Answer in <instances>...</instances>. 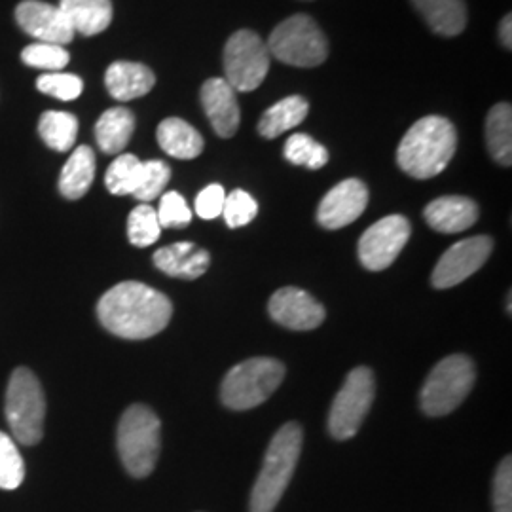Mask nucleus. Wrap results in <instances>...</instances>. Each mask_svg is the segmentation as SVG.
I'll use <instances>...</instances> for the list:
<instances>
[{
    "mask_svg": "<svg viewBox=\"0 0 512 512\" xmlns=\"http://www.w3.org/2000/svg\"><path fill=\"white\" fill-rule=\"evenodd\" d=\"M171 315V300L139 281H124L112 287L97 304L101 325L126 340L156 336L169 325Z\"/></svg>",
    "mask_w": 512,
    "mask_h": 512,
    "instance_id": "obj_1",
    "label": "nucleus"
},
{
    "mask_svg": "<svg viewBox=\"0 0 512 512\" xmlns=\"http://www.w3.org/2000/svg\"><path fill=\"white\" fill-rule=\"evenodd\" d=\"M458 148V131L442 116L418 120L397 150V162L414 179H433L442 173Z\"/></svg>",
    "mask_w": 512,
    "mask_h": 512,
    "instance_id": "obj_2",
    "label": "nucleus"
},
{
    "mask_svg": "<svg viewBox=\"0 0 512 512\" xmlns=\"http://www.w3.org/2000/svg\"><path fill=\"white\" fill-rule=\"evenodd\" d=\"M302 440L304 435L298 423H287L275 433L251 494V512H274L293 478Z\"/></svg>",
    "mask_w": 512,
    "mask_h": 512,
    "instance_id": "obj_3",
    "label": "nucleus"
},
{
    "mask_svg": "<svg viewBox=\"0 0 512 512\" xmlns=\"http://www.w3.org/2000/svg\"><path fill=\"white\" fill-rule=\"evenodd\" d=\"M162 423L145 404H133L118 425V452L124 467L135 478L150 475L160 456Z\"/></svg>",
    "mask_w": 512,
    "mask_h": 512,
    "instance_id": "obj_4",
    "label": "nucleus"
},
{
    "mask_svg": "<svg viewBox=\"0 0 512 512\" xmlns=\"http://www.w3.org/2000/svg\"><path fill=\"white\" fill-rule=\"evenodd\" d=\"M6 421L12 435L25 446H35L44 435L46 418V397L37 376L19 366L8 382L6 403H4Z\"/></svg>",
    "mask_w": 512,
    "mask_h": 512,
    "instance_id": "obj_5",
    "label": "nucleus"
},
{
    "mask_svg": "<svg viewBox=\"0 0 512 512\" xmlns=\"http://www.w3.org/2000/svg\"><path fill=\"white\" fill-rule=\"evenodd\" d=\"M285 378V366L272 357H255L234 366L220 387V399L232 410L266 403Z\"/></svg>",
    "mask_w": 512,
    "mask_h": 512,
    "instance_id": "obj_6",
    "label": "nucleus"
},
{
    "mask_svg": "<svg viewBox=\"0 0 512 512\" xmlns=\"http://www.w3.org/2000/svg\"><path fill=\"white\" fill-rule=\"evenodd\" d=\"M475 365L465 355H450L431 370L421 387L420 403L427 416L440 418L454 412L475 385Z\"/></svg>",
    "mask_w": 512,
    "mask_h": 512,
    "instance_id": "obj_7",
    "label": "nucleus"
},
{
    "mask_svg": "<svg viewBox=\"0 0 512 512\" xmlns=\"http://www.w3.org/2000/svg\"><path fill=\"white\" fill-rule=\"evenodd\" d=\"M268 50L281 63L306 69L325 63L329 44L319 25L310 16L298 14L275 27L268 40Z\"/></svg>",
    "mask_w": 512,
    "mask_h": 512,
    "instance_id": "obj_8",
    "label": "nucleus"
},
{
    "mask_svg": "<svg viewBox=\"0 0 512 512\" xmlns=\"http://www.w3.org/2000/svg\"><path fill=\"white\" fill-rule=\"evenodd\" d=\"M272 55L268 44L249 29H241L224 46V80L234 92H255L266 80Z\"/></svg>",
    "mask_w": 512,
    "mask_h": 512,
    "instance_id": "obj_9",
    "label": "nucleus"
},
{
    "mask_svg": "<svg viewBox=\"0 0 512 512\" xmlns=\"http://www.w3.org/2000/svg\"><path fill=\"white\" fill-rule=\"evenodd\" d=\"M374 393L376 384L370 368L359 366L349 372L330 408L329 431L334 439L348 440L357 435L372 406Z\"/></svg>",
    "mask_w": 512,
    "mask_h": 512,
    "instance_id": "obj_10",
    "label": "nucleus"
},
{
    "mask_svg": "<svg viewBox=\"0 0 512 512\" xmlns=\"http://www.w3.org/2000/svg\"><path fill=\"white\" fill-rule=\"evenodd\" d=\"M410 222L403 215H389L372 224L359 239L361 264L370 272L389 268L410 239Z\"/></svg>",
    "mask_w": 512,
    "mask_h": 512,
    "instance_id": "obj_11",
    "label": "nucleus"
},
{
    "mask_svg": "<svg viewBox=\"0 0 512 512\" xmlns=\"http://www.w3.org/2000/svg\"><path fill=\"white\" fill-rule=\"evenodd\" d=\"M494 243L488 236L463 239L440 256L431 283L435 289H450L478 272L492 255Z\"/></svg>",
    "mask_w": 512,
    "mask_h": 512,
    "instance_id": "obj_12",
    "label": "nucleus"
},
{
    "mask_svg": "<svg viewBox=\"0 0 512 512\" xmlns=\"http://www.w3.org/2000/svg\"><path fill=\"white\" fill-rule=\"evenodd\" d=\"M368 188L359 179L336 184L319 203L317 220L327 230H340L365 213Z\"/></svg>",
    "mask_w": 512,
    "mask_h": 512,
    "instance_id": "obj_13",
    "label": "nucleus"
},
{
    "mask_svg": "<svg viewBox=\"0 0 512 512\" xmlns=\"http://www.w3.org/2000/svg\"><path fill=\"white\" fill-rule=\"evenodd\" d=\"M16 19L27 35L44 44L63 46L74 38L73 27L59 10V6L40 0H25L16 8Z\"/></svg>",
    "mask_w": 512,
    "mask_h": 512,
    "instance_id": "obj_14",
    "label": "nucleus"
},
{
    "mask_svg": "<svg viewBox=\"0 0 512 512\" xmlns=\"http://www.w3.org/2000/svg\"><path fill=\"white\" fill-rule=\"evenodd\" d=\"M268 311L275 323L291 330H313L325 321V308L310 293L285 287L270 298Z\"/></svg>",
    "mask_w": 512,
    "mask_h": 512,
    "instance_id": "obj_15",
    "label": "nucleus"
},
{
    "mask_svg": "<svg viewBox=\"0 0 512 512\" xmlns=\"http://www.w3.org/2000/svg\"><path fill=\"white\" fill-rule=\"evenodd\" d=\"M202 105L217 135L222 139L236 135L241 120L238 97L224 78H211L203 84Z\"/></svg>",
    "mask_w": 512,
    "mask_h": 512,
    "instance_id": "obj_16",
    "label": "nucleus"
},
{
    "mask_svg": "<svg viewBox=\"0 0 512 512\" xmlns=\"http://www.w3.org/2000/svg\"><path fill=\"white\" fill-rule=\"evenodd\" d=\"M154 264L160 272L181 277V279H198L202 277L211 264V256L190 241H181L162 247L154 253Z\"/></svg>",
    "mask_w": 512,
    "mask_h": 512,
    "instance_id": "obj_17",
    "label": "nucleus"
},
{
    "mask_svg": "<svg viewBox=\"0 0 512 512\" xmlns=\"http://www.w3.org/2000/svg\"><path fill=\"white\" fill-rule=\"evenodd\" d=\"M427 224L440 234H459L478 220V207L465 196H444L425 207Z\"/></svg>",
    "mask_w": 512,
    "mask_h": 512,
    "instance_id": "obj_18",
    "label": "nucleus"
},
{
    "mask_svg": "<svg viewBox=\"0 0 512 512\" xmlns=\"http://www.w3.org/2000/svg\"><path fill=\"white\" fill-rule=\"evenodd\" d=\"M105 84L116 101L126 103L147 95L156 84V76L147 65L131 63V61H116L107 69Z\"/></svg>",
    "mask_w": 512,
    "mask_h": 512,
    "instance_id": "obj_19",
    "label": "nucleus"
},
{
    "mask_svg": "<svg viewBox=\"0 0 512 512\" xmlns=\"http://www.w3.org/2000/svg\"><path fill=\"white\" fill-rule=\"evenodd\" d=\"M59 10L71 23L74 33L84 37L103 33L112 21L110 0H61Z\"/></svg>",
    "mask_w": 512,
    "mask_h": 512,
    "instance_id": "obj_20",
    "label": "nucleus"
},
{
    "mask_svg": "<svg viewBox=\"0 0 512 512\" xmlns=\"http://www.w3.org/2000/svg\"><path fill=\"white\" fill-rule=\"evenodd\" d=\"M158 143L177 160H194L203 152V137L181 118H165L158 126Z\"/></svg>",
    "mask_w": 512,
    "mask_h": 512,
    "instance_id": "obj_21",
    "label": "nucleus"
},
{
    "mask_svg": "<svg viewBox=\"0 0 512 512\" xmlns=\"http://www.w3.org/2000/svg\"><path fill=\"white\" fill-rule=\"evenodd\" d=\"M427 25L442 37H456L467 25L463 0H414Z\"/></svg>",
    "mask_w": 512,
    "mask_h": 512,
    "instance_id": "obj_22",
    "label": "nucleus"
},
{
    "mask_svg": "<svg viewBox=\"0 0 512 512\" xmlns=\"http://www.w3.org/2000/svg\"><path fill=\"white\" fill-rule=\"evenodd\" d=\"M95 179V154L90 147L76 148L59 175V192L67 200H80L88 194Z\"/></svg>",
    "mask_w": 512,
    "mask_h": 512,
    "instance_id": "obj_23",
    "label": "nucleus"
},
{
    "mask_svg": "<svg viewBox=\"0 0 512 512\" xmlns=\"http://www.w3.org/2000/svg\"><path fill=\"white\" fill-rule=\"evenodd\" d=\"M135 131V116L126 107H114L101 114L95 124L97 145L105 154H120Z\"/></svg>",
    "mask_w": 512,
    "mask_h": 512,
    "instance_id": "obj_24",
    "label": "nucleus"
},
{
    "mask_svg": "<svg viewBox=\"0 0 512 512\" xmlns=\"http://www.w3.org/2000/svg\"><path fill=\"white\" fill-rule=\"evenodd\" d=\"M310 112V105L304 97L291 95L266 110L258 122V133L266 139H275L287 131L300 126Z\"/></svg>",
    "mask_w": 512,
    "mask_h": 512,
    "instance_id": "obj_25",
    "label": "nucleus"
},
{
    "mask_svg": "<svg viewBox=\"0 0 512 512\" xmlns=\"http://www.w3.org/2000/svg\"><path fill=\"white\" fill-rule=\"evenodd\" d=\"M486 145L497 164H512V109L509 103H499L486 118Z\"/></svg>",
    "mask_w": 512,
    "mask_h": 512,
    "instance_id": "obj_26",
    "label": "nucleus"
},
{
    "mask_svg": "<svg viewBox=\"0 0 512 512\" xmlns=\"http://www.w3.org/2000/svg\"><path fill=\"white\" fill-rule=\"evenodd\" d=\"M38 133L42 141L55 152H67L76 143L78 120L71 112L48 110L40 116Z\"/></svg>",
    "mask_w": 512,
    "mask_h": 512,
    "instance_id": "obj_27",
    "label": "nucleus"
},
{
    "mask_svg": "<svg viewBox=\"0 0 512 512\" xmlns=\"http://www.w3.org/2000/svg\"><path fill=\"white\" fill-rule=\"evenodd\" d=\"M143 173V162L133 154H120L105 175V184L114 196H133Z\"/></svg>",
    "mask_w": 512,
    "mask_h": 512,
    "instance_id": "obj_28",
    "label": "nucleus"
},
{
    "mask_svg": "<svg viewBox=\"0 0 512 512\" xmlns=\"http://www.w3.org/2000/svg\"><path fill=\"white\" fill-rule=\"evenodd\" d=\"M285 158L294 165L321 169L329 162V152L306 133H294L285 143Z\"/></svg>",
    "mask_w": 512,
    "mask_h": 512,
    "instance_id": "obj_29",
    "label": "nucleus"
},
{
    "mask_svg": "<svg viewBox=\"0 0 512 512\" xmlns=\"http://www.w3.org/2000/svg\"><path fill=\"white\" fill-rule=\"evenodd\" d=\"M162 234L156 209L147 203L135 207L128 219V238L135 247H148L156 243Z\"/></svg>",
    "mask_w": 512,
    "mask_h": 512,
    "instance_id": "obj_30",
    "label": "nucleus"
},
{
    "mask_svg": "<svg viewBox=\"0 0 512 512\" xmlns=\"http://www.w3.org/2000/svg\"><path fill=\"white\" fill-rule=\"evenodd\" d=\"M25 478V463L16 442L0 431V490H16Z\"/></svg>",
    "mask_w": 512,
    "mask_h": 512,
    "instance_id": "obj_31",
    "label": "nucleus"
},
{
    "mask_svg": "<svg viewBox=\"0 0 512 512\" xmlns=\"http://www.w3.org/2000/svg\"><path fill=\"white\" fill-rule=\"evenodd\" d=\"M21 59L25 65L35 67V69H42V71H50V73H61L67 65L71 55L57 44H31L21 52Z\"/></svg>",
    "mask_w": 512,
    "mask_h": 512,
    "instance_id": "obj_32",
    "label": "nucleus"
},
{
    "mask_svg": "<svg viewBox=\"0 0 512 512\" xmlns=\"http://www.w3.org/2000/svg\"><path fill=\"white\" fill-rule=\"evenodd\" d=\"M169 179H171V169L162 160L143 162L141 181H139V186H137L133 198L145 203L160 198L165 186L169 183Z\"/></svg>",
    "mask_w": 512,
    "mask_h": 512,
    "instance_id": "obj_33",
    "label": "nucleus"
},
{
    "mask_svg": "<svg viewBox=\"0 0 512 512\" xmlns=\"http://www.w3.org/2000/svg\"><path fill=\"white\" fill-rule=\"evenodd\" d=\"M258 215V203L251 194L245 190H234L232 194H226V202L222 209V217L230 228L247 226Z\"/></svg>",
    "mask_w": 512,
    "mask_h": 512,
    "instance_id": "obj_34",
    "label": "nucleus"
},
{
    "mask_svg": "<svg viewBox=\"0 0 512 512\" xmlns=\"http://www.w3.org/2000/svg\"><path fill=\"white\" fill-rule=\"evenodd\" d=\"M37 88L46 95H52L61 101H74L82 95L84 82L76 74L50 73L42 74L37 80Z\"/></svg>",
    "mask_w": 512,
    "mask_h": 512,
    "instance_id": "obj_35",
    "label": "nucleus"
},
{
    "mask_svg": "<svg viewBox=\"0 0 512 512\" xmlns=\"http://www.w3.org/2000/svg\"><path fill=\"white\" fill-rule=\"evenodd\" d=\"M156 213L162 228H184L192 220V211L179 192L164 194Z\"/></svg>",
    "mask_w": 512,
    "mask_h": 512,
    "instance_id": "obj_36",
    "label": "nucleus"
},
{
    "mask_svg": "<svg viewBox=\"0 0 512 512\" xmlns=\"http://www.w3.org/2000/svg\"><path fill=\"white\" fill-rule=\"evenodd\" d=\"M494 511L512 512V461L503 459L494 478Z\"/></svg>",
    "mask_w": 512,
    "mask_h": 512,
    "instance_id": "obj_37",
    "label": "nucleus"
},
{
    "mask_svg": "<svg viewBox=\"0 0 512 512\" xmlns=\"http://www.w3.org/2000/svg\"><path fill=\"white\" fill-rule=\"evenodd\" d=\"M226 192L220 184H209L196 198V213L205 220L217 219L222 215Z\"/></svg>",
    "mask_w": 512,
    "mask_h": 512,
    "instance_id": "obj_38",
    "label": "nucleus"
},
{
    "mask_svg": "<svg viewBox=\"0 0 512 512\" xmlns=\"http://www.w3.org/2000/svg\"><path fill=\"white\" fill-rule=\"evenodd\" d=\"M511 21V14H507L505 19L501 21V25H499V38H501V44H503L507 50H511L512 48Z\"/></svg>",
    "mask_w": 512,
    "mask_h": 512,
    "instance_id": "obj_39",
    "label": "nucleus"
}]
</instances>
